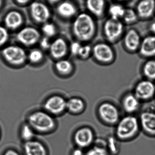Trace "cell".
<instances>
[{"label":"cell","mask_w":155,"mask_h":155,"mask_svg":"<svg viewBox=\"0 0 155 155\" xmlns=\"http://www.w3.org/2000/svg\"><path fill=\"white\" fill-rule=\"evenodd\" d=\"M72 30L76 41L82 43H89L97 35L98 20L86 11L81 12L74 17Z\"/></svg>","instance_id":"obj_1"},{"label":"cell","mask_w":155,"mask_h":155,"mask_svg":"<svg viewBox=\"0 0 155 155\" xmlns=\"http://www.w3.org/2000/svg\"><path fill=\"white\" fill-rule=\"evenodd\" d=\"M115 136L120 142H127L136 137L141 131L138 117L125 114L115 126Z\"/></svg>","instance_id":"obj_2"},{"label":"cell","mask_w":155,"mask_h":155,"mask_svg":"<svg viewBox=\"0 0 155 155\" xmlns=\"http://www.w3.org/2000/svg\"><path fill=\"white\" fill-rule=\"evenodd\" d=\"M36 134L45 135L56 129V121L54 116L45 110H37L28 115L27 122Z\"/></svg>","instance_id":"obj_3"},{"label":"cell","mask_w":155,"mask_h":155,"mask_svg":"<svg viewBox=\"0 0 155 155\" xmlns=\"http://www.w3.org/2000/svg\"><path fill=\"white\" fill-rule=\"evenodd\" d=\"M127 27L120 20L106 17L102 25V35L104 41L112 45L121 41Z\"/></svg>","instance_id":"obj_4"},{"label":"cell","mask_w":155,"mask_h":155,"mask_svg":"<svg viewBox=\"0 0 155 155\" xmlns=\"http://www.w3.org/2000/svg\"><path fill=\"white\" fill-rule=\"evenodd\" d=\"M96 114L100 122L108 127L115 126L122 117L121 108L109 100H104L98 105Z\"/></svg>","instance_id":"obj_5"},{"label":"cell","mask_w":155,"mask_h":155,"mask_svg":"<svg viewBox=\"0 0 155 155\" xmlns=\"http://www.w3.org/2000/svg\"><path fill=\"white\" fill-rule=\"evenodd\" d=\"M92 56L94 61L101 66L113 64L117 58L116 51L113 45L106 41H98L92 45Z\"/></svg>","instance_id":"obj_6"},{"label":"cell","mask_w":155,"mask_h":155,"mask_svg":"<svg viewBox=\"0 0 155 155\" xmlns=\"http://www.w3.org/2000/svg\"><path fill=\"white\" fill-rule=\"evenodd\" d=\"M1 54L5 62L13 67H21L27 62V53L20 45H6L2 49Z\"/></svg>","instance_id":"obj_7"},{"label":"cell","mask_w":155,"mask_h":155,"mask_svg":"<svg viewBox=\"0 0 155 155\" xmlns=\"http://www.w3.org/2000/svg\"><path fill=\"white\" fill-rule=\"evenodd\" d=\"M143 36L139 30L133 27L127 28L121 40L123 50L129 54H137Z\"/></svg>","instance_id":"obj_8"},{"label":"cell","mask_w":155,"mask_h":155,"mask_svg":"<svg viewBox=\"0 0 155 155\" xmlns=\"http://www.w3.org/2000/svg\"><path fill=\"white\" fill-rule=\"evenodd\" d=\"M132 92L142 104L149 103L155 99V82L142 78L136 83Z\"/></svg>","instance_id":"obj_9"},{"label":"cell","mask_w":155,"mask_h":155,"mask_svg":"<svg viewBox=\"0 0 155 155\" xmlns=\"http://www.w3.org/2000/svg\"><path fill=\"white\" fill-rule=\"evenodd\" d=\"M138 114L141 130L147 135L155 137V109L149 107L141 110Z\"/></svg>","instance_id":"obj_10"},{"label":"cell","mask_w":155,"mask_h":155,"mask_svg":"<svg viewBox=\"0 0 155 155\" xmlns=\"http://www.w3.org/2000/svg\"><path fill=\"white\" fill-rule=\"evenodd\" d=\"M40 32L33 26L23 27L19 30L15 36L16 41L22 46L31 47L38 44L41 39Z\"/></svg>","instance_id":"obj_11"},{"label":"cell","mask_w":155,"mask_h":155,"mask_svg":"<svg viewBox=\"0 0 155 155\" xmlns=\"http://www.w3.org/2000/svg\"><path fill=\"white\" fill-rule=\"evenodd\" d=\"M120 107L125 114L135 115L140 113L142 103L132 91L126 92L120 98Z\"/></svg>","instance_id":"obj_12"},{"label":"cell","mask_w":155,"mask_h":155,"mask_svg":"<svg viewBox=\"0 0 155 155\" xmlns=\"http://www.w3.org/2000/svg\"><path fill=\"white\" fill-rule=\"evenodd\" d=\"M95 136L93 130L89 127H83L77 129L73 136V141L76 147L88 149L94 143Z\"/></svg>","instance_id":"obj_13"},{"label":"cell","mask_w":155,"mask_h":155,"mask_svg":"<svg viewBox=\"0 0 155 155\" xmlns=\"http://www.w3.org/2000/svg\"><path fill=\"white\" fill-rule=\"evenodd\" d=\"M109 0H85L86 11L96 20H104L107 16Z\"/></svg>","instance_id":"obj_14"},{"label":"cell","mask_w":155,"mask_h":155,"mask_svg":"<svg viewBox=\"0 0 155 155\" xmlns=\"http://www.w3.org/2000/svg\"><path fill=\"white\" fill-rule=\"evenodd\" d=\"M30 14L32 19L38 24H44L49 21L51 12L48 5L40 1H34L30 5Z\"/></svg>","instance_id":"obj_15"},{"label":"cell","mask_w":155,"mask_h":155,"mask_svg":"<svg viewBox=\"0 0 155 155\" xmlns=\"http://www.w3.org/2000/svg\"><path fill=\"white\" fill-rule=\"evenodd\" d=\"M134 8L141 22H147L155 18V0H137Z\"/></svg>","instance_id":"obj_16"},{"label":"cell","mask_w":155,"mask_h":155,"mask_svg":"<svg viewBox=\"0 0 155 155\" xmlns=\"http://www.w3.org/2000/svg\"><path fill=\"white\" fill-rule=\"evenodd\" d=\"M66 101L62 96L53 95L45 101L44 109L53 116L60 115L66 110Z\"/></svg>","instance_id":"obj_17"},{"label":"cell","mask_w":155,"mask_h":155,"mask_svg":"<svg viewBox=\"0 0 155 155\" xmlns=\"http://www.w3.org/2000/svg\"><path fill=\"white\" fill-rule=\"evenodd\" d=\"M51 57L56 61L64 59L69 52V45L62 37H57L52 41L49 51Z\"/></svg>","instance_id":"obj_18"},{"label":"cell","mask_w":155,"mask_h":155,"mask_svg":"<svg viewBox=\"0 0 155 155\" xmlns=\"http://www.w3.org/2000/svg\"><path fill=\"white\" fill-rule=\"evenodd\" d=\"M137 54L144 60L155 58V35L147 34L143 37Z\"/></svg>","instance_id":"obj_19"},{"label":"cell","mask_w":155,"mask_h":155,"mask_svg":"<svg viewBox=\"0 0 155 155\" xmlns=\"http://www.w3.org/2000/svg\"><path fill=\"white\" fill-rule=\"evenodd\" d=\"M22 149L24 155H49L48 149L44 144L35 139L24 143Z\"/></svg>","instance_id":"obj_20"},{"label":"cell","mask_w":155,"mask_h":155,"mask_svg":"<svg viewBox=\"0 0 155 155\" xmlns=\"http://www.w3.org/2000/svg\"><path fill=\"white\" fill-rule=\"evenodd\" d=\"M22 14L16 10H12L7 12L4 19V26L8 30L15 31L19 29L24 22Z\"/></svg>","instance_id":"obj_21"},{"label":"cell","mask_w":155,"mask_h":155,"mask_svg":"<svg viewBox=\"0 0 155 155\" xmlns=\"http://www.w3.org/2000/svg\"><path fill=\"white\" fill-rule=\"evenodd\" d=\"M56 11L59 16L65 19H69L76 16L77 8L73 2L66 0L58 3Z\"/></svg>","instance_id":"obj_22"},{"label":"cell","mask_w":155,"mask_h":155,"mask_svg":"<svg viewBox=\"0 0 155 155\" xmlns=\"http://www.w3.org/2000/svg\"><path fill=\"white\" fill-rule=\"evenodd\" d=\"M145 60L140 68L142 77L155 82V58Z\"/></svg>","instance_id":"obj_23"},{"label":"cell","mask_w":155,"mask_h":155,"mask_svg":"<svg viewBox=\"0 0 155 155\" xmlns=\"http://www.w3.org/2000/svg\"><path fill=\"white\" fill-rule=\"evenodd\" d=\"M86 107L85 102L80 97H72L66 101V110L73 114L83 113Z\"/></svg>","instance_id":"obj_24"},{"label":"cell","mask_w":155,"mask_h":155,"mask_svg":"<svg viewBox=\"0 0 155 155\" xmlns=\"http://www.w3.org/2000/svg\"><path fill=\"white\" fill-rule=\"evenodd\" d=\"M126 5L121 3L111 1L108 6L107 12V16L113 19L122 20Z\"/></svg>","instance_id":"obj_25"},{"label":"cell","mask_w":155,"mask_h":155,"mask_svg":"<svg viewBox=\"0 0 155 155\" xmlns=\"http://www.w3.org/2000/svg\"><path fill=\"white\" fill-rule=\"evenodd\" d=\"M54 68L56 73L62 76L70 75L74 71L72 63L66 58L56 61L55 63Z\"/></svg>","instance_id":"obj_26"},{"label":"cell","mask_w":155,"mask_h":155,"mask_svg":"<svg viewBox=\"0 0 155 155\" xmlns=\"http://www.w3.org/2000/svg\"><path fill=\"white\" fill-rule=\"evenodd\" d=\"M121 21L127 27H133L140 22L134 7L128 6H126L124 14Z\"/></svg>","instance_id":"obj_27"},{"label":"cell","mask_w":155,"mask_h":155,"mask_svg":"<svg viewBox=\"0 0 155 155\" xmlns=\"http://www.w3.org/2000/svg\"><path fill=\"white\" fill-rule=\"evenodd\" d=\"M106 146V142H95L94 144L87 149L85 155H109Z\"/></svg>","instance_id":"obj_28"},{"label":"cell","mask_w":155,"mask_h":155,"mask_svg":"<svg viewBox=\"0 0 155 155\" xmlns=\"http://www.w3.org/2000/svg\"><path fill=\"white\" fill-rule=\"evenodd\" d=\"M44 57V51L40 48H34L27 53V61L34 65L41 63Z\"/></svg>","instance_id":"obj_29"},{"label":"cell","mask_w":155,"mask_h":155,"mask_svg":"<svg viewBox=\"0 0 155 155\" xmlns=\"http://www.w3.org/2000/svg\"><path fill=\"white\" fill-rule=\"evenodd\" d=\"M36 133L32 127L26 123L23 124L20 129V137L24 143L29 142L35 139Z\"/></svg>","instance_id":"obj_30"},{"label":"cell","mask_w":155,"mask_h":155,"mask_svg":"<svg viewBox=\"0 0 155 155\" xmlns=\"http://www.w3.org/2000/svg\"><path fill=\"white\" fill-rule=\"evenodd\" d=\"M106 146L110 154L116 155L120 152L119 141L115 136L108 137L106 141Z\"/></svg>","instance_id":"obj_31"},{"label":"cell","mask_w":155,"mask_h":155,"mask_svg":"<svg viewBox=\"0 0 155 155\" xmlns=\"http://www.w3.org/2000/svg\"><path fill=\"white\" fill-rule=\"evenodd\" d=\"M41 31L44 36L51 39L56 35L57 31L55 25L49 21L42 24Z\"/></svg>","instance_id":"obj_32"},{"label":"cell","mask_w":155,"mask_h":155,"mask_svg":"<svg viewBox=\"0 0 155 155\" xmlns=\"http://www.w3.org/2000/svg\"><path fill=\"white\" fill-rule=\"evenodd\" d=\"M92 45L89 43H83L77 57L82 60H86L92 57Z\"/></svg>","instance_id":"obj_33"},{"label":"cell","mask_w":155,"mask_h":155,"mask_svg":"<svg viewBox=\"0 0 155 155\" xmlns=\"http://www.w3.org/2000/svg\"><path fill=\"white\" fill-rule=\"evenodd\" d=\"M9 39V30L4 25H0V48L4 47Z\"/></svg>","instance_id":"obj_34"},{"label":"cell","mask_w":155,"mask_h":155,"mask_svg":"<svg viewBox=\"0 0 155 155\" xmlns=\"http://www.w3.org/2000/svg\"><path fill=\"white\" fill-rule=\"evenodd\" d=\"M83 43L77 41H73L69 45V52L72 55L77 57Z\"/></svg>","instance_id":"obj_35"},{"label":"cell","mask_w":155,"mask_h":155,"mask_svg":"<svg viewBox=\"0 0 155 155\" xmlns=\"http://www.w3.org/2000/svg\"><path fill=\"white\" fill-rule=\"evenodd\" d=\"M52 40L50 38L43 36L41 37L38 44L40 46V49L43 51H48L51 46Z\"/></svg>","instance_id":"obj_36"},{"label":"cell","mask_w":155,"mask_h":155,"mask_svg":"<svg viewBox=\"0 0 155 155\" xmlns=\"http://www.w3.org/2000/svg\"><path fill=\"white\" fill-rule=\"evenodd\" d=\"M146 22H147L146 28L147 34L155 35V18Z\"/></svg>","instance_id":"obj_37"},{"label":"cell","mask_w":155,"mask_h":155,"mask_svg":"<svg viewBox=\"0 0 155 155\" xmlns=\"http://www.w3.org/2000/svg\"><path fill=\"white\" fill-rule=\"evenodd\" d=\"M83 149L79 147H76L74 148L71 152V155H85Z\"/></svg>","instance_id":"obj_38"},{"label":"cell","mask_w":155,"mask_h":155,"mask_svg":"<svg viewBox=\"0 0 155 155\" xmlns=\"http://www.w3.org/2000/svg\"><path fill=\"white\" fill-rule=\"evenodd\" d=\"M2 155H21L18 151L13 149H8L5 151Z\"/></svg>","instance_id":"obj_39"},{"label":"cell","mask_w":155,"mask_h":155,"mask_svg":"<svg viewBox=\"0 0 155 155\" xmlns=\"http://www.w3.org/2000/svg\"><path fill=\"white\" fill-rule=\"evenodd\" d=\"M133 0H111L112 2H117L121 3L126 5L127 4L133 1Z\"/></svg>","instance_id":"obj_40"},{"label":"cell","mask_w":155,"mask_h":155,"mask_svg":"<svg viewBox=\"0 0 155 155\" xmlns=\"http://www.w3.org/2000/svg\"><path fill=\"white\" fill-rule=\"evenodd\" d=\"M31 0H15L16 2L20 5H25Z\"/></svg>","instance_id":"obj_41"},{"label":"cell","mask_w":155,"mask_h":155,"mask_svg":"<svg viewBox=\"0 0 155 155\" xmlns=\"http://www.w3.org/2000/svg\"><path fill=\"white\" fill-rule=\"evenodd\" d=\"M49 2L52 4H55L56 3H59L60 2H62V0H48Z\"/></svg>","instance_id":"obj_42"},{"label":"cell","mask_w":155,"mask_h":155,"mask_svg":"<svg viewBox=\"0 0 155 155\" xmlns=\"http://www.w3.org/2000/svg\"><path fill=\"white\" fill-rule=\"evenodd\" d=\"M3 4V0H0V9L2 8Z\"/></svg>","instance_id":"obj_43"},{"label":"cell","mask_w":155,"mask_h":155,"mask_svg":"<svg viewBox=\"0 0 155 155\" xmlns=\"http://www.w3.org/2000/svg\"><path fill=\"white\" fill-rule=\"evenodd\" d=\"M0 137H1V134H0Z\"/></svg>","instance_id":"obj_44"},{"label":"cell","mask_w":155,"mask_h":155,"mask_svg":"<svg viewBox=\"0 0 155 155\" xmlns=\"http://www.w3.org/2000/svg\"></svg>","instance_id":"obj_45"}]
</instances>
